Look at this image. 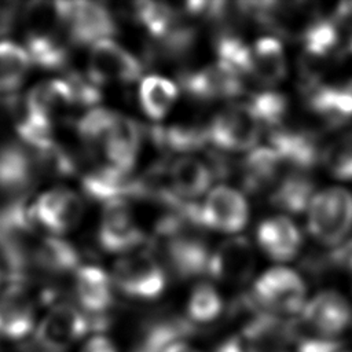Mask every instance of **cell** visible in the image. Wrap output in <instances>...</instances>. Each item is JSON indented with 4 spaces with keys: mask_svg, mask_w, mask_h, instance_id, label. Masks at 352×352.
I'll return each mask as SVG.
<instances>
[{
    "mask_svg": "<svg viewBox=\"0 0 352 352\" xmlns=\"http://www.w3.org/2000/svg\"><path fill=\"white\" fill-rule=\"evenodd\" d=\"M70 4L72 1L34 0L25 6V48L32 65L56 69L66 63L67 47L63 43V33H67Z\"/></svg>",
    "mask_w": 352,
    "mask_h": 352,
    "instance_id": "6da1fadb",
    "label": "cell"
},
{
    "mask_svg": "<svg viewBox=\"0 0 352 352\" xmlns=\"http://www.w3.org/2000/svg\"><path fill=\"white\" fill-rule=\"evenodd\" d=\"M308 232L320 243L334 246L352 230V194L330 187L314 195L307 209Z\"/></svg>",
    "mask_w": 352,
    "mask_h": 352,
    "instance_id": "7a4b0ae2",
    "label": "cell"
},
{
    "mask_svg": "<svg viewBox=\"0 0 352 352\" xmlns=\"http://www.w3.org/2000/svg\"><path fill=\"white\" fill-rule=\"evenodd\" d=\"M307 287L302 278L286 267H275L263 272L253 285L250 296L265 312L294 315L305 305Z\"/></svg>",
    "mask_w": 352,
    "mask_h": 352,
    "instance_id": "3957f363",
    "label": "cell"
},
{
    "mask_svg": "<svg viewBox=\"0 0 352 352\" xmlns=\"http://www.w3.org/2000/svg\"><path fill=\"white\" fill-rule=\"evenodd\" d=\"M111 282L129 298L154 300L164 292L166 276L153 254L139 252L126 254L116 261Z\"/></svg>",
    "mask_w": 352,
    "mask_h": 352,
    "instance_id": "277c9868",
    "label": "cell"
},
{
    "mask_svg": "<svg viewBox=\"0 0 352 352\" xmlns=\"http://www.w3.org/2000/svg\"><path fill=\"white\" fill-rule=\"evenodd\" d=\"M91 329L89 316L72 304L52 307L36 327L34 346L38 352H66Z\"/></svg>",
    "mask_w": 352,
    "mask_h": 352,
    "instance_id": "5b68a950",
    "label": "cell"
},
{
    "mask_svg": "<svg viewBox=\"0 0 352 352\" xmlns=\"http://www.w3.org/2000/svg\"><path fill=\"white\" fill-rule=\"evenodd\" d=\"M261 124L248 103L232 104L219 111L208 124V140L227 151H245L256 146Z\"/></svg>",
    "mask_w": 352,
    "mask_h": 352,
    "instance_id": "8992f818",
    "label": "cell"
},
{
    "mask_svg": "<svg viewBox=\"0 0 352 352\" xmlns=\"http://www.w3.org/2000/svg\"><path fill=\"white\" fill-rule=\"evenodd\" d=\"M142 63L111 38L100 40L91 45L88 58V77L98 84H129L142 74Z\"/></svg>",
    "mask_w": 352,
    "mask_h": 352,
    "instance_id": "52a82bcc",
    "label": "cell"
},
{
    "mask_svg": "<svg viewBox=\"0 0 352 352\" xmlns=\"http://www.w3.org/2000/svg\"><path fill=\"white\" fill-rule=\"evenodd\" d=\"M128 201L106 202L98 228V242L109 253H126L144 241Z\"/></svg>",
    "mask_w": 352,
    "mask_h": 352,
    "instance_id": "ba28073f",
    "label": "cell"
},
{
    "mask_svg": "<svg viewBox=\"0 0 352 352\" xmlns=\"http://www.w3.org/2000/svg\"><path fill=\"white\" fill-rule=\"evenodd\" d=\"M84 205L78 194L58 187L43 192L30 205V213L36 224L52 234H65L73 230L81 220Z\"/></svg>",
    "mask_w": 352,
    "mask_h": 352,
    "instance_id": "9c48e42d",
    "label": "cell"
},
{
    "mask_svg": "<svg viewBox=\"0 0 352 352\" xmlns=\"http://www.w3.org/2000/svg\"><path fill=\"white\" fill-rule=\"evenodd\" d=\"M249 217V208L245 197L227 186L213 188L205 202L199 205V223L205 228L220 232L241 231Z\"/></svg>",
    "mask_w": 352,
    "mask_h": 352,
    "instance_id": "30bf717a",
    "label": "cell"
},
{
    "mask_svg": "<svg viewBox=\"0 0 352 352\" xmlns=\"http://www.w3.org/2000/svg\"><path fill=\"white\" fill-rule=\"evenodd\" d=\"M241 337L246 352H292L293 319L258 311L248 318Z\"/></svg>",
    "mask_w": 352,
    "mask_h": 352,
    "instance_id": "8fae6325",
    "label": "cell"
},
{
    "mask_svg": "<svg viewBox=\"0 0 352 352\" xmlns=\"http://www.w3.org/2000/svg\"><path fill=\"white\" fill-rule=\"evenodd\" d=\"M66 32L72 44L94 45L107 40L117 32L111 12L100 3L72 1Z\"/></svg>",
    "mask_w": 352,
    "mask_h": 352,
    "instance_id": "7c38bea8",
    "label": "cell"
},
{
    "mask_svg": "<svg viewBox=\"0 0 352 352\" xmlns=\"http://www.w3.org/2000/svg\"><path fill=\"white\" fill-rule=\"evenodd\" d=\"M195 331L197 326L188 318L172 314L154 315L142 322L129 352H166Z\"/></svg>",
    "mask_w": 352,
    "mask_h": 352,
    "instance_id": "4fadbf2b",
    "label": "cell"
},
{
    "mask_svg": "<svg viewBox=\"0 0 352 352\" xmlns=\"http://www.w3.org/2000/svg\"><path fill=\"white\" fill-rule=\"evenodd\" d=\"M182 87L194 99H231L243 92V78L217 60L213 65L184 74Z\"/></svg>",
    "mask_w": 352,
    "mask_h": 352,
    "instance_id": "5bb4252c",
    "label": "cell"
},
{
    "mask_svg": "<svg viewBox=\"0 0 352 352\" xmlns=\"http://www.w3.org/2000/svg\"><path fill=\"white\" fill-rule=\"evenodd\" d=\"M300 319L308 329L324 337L337 338L351 322V308L340 293L326 290L304 305Z\"/></svg>",
    "mask_w": 352,
    "mask_h": 352,
    "instance_id": "9a60e30c",
    "label": "cell"
},
{
    "mask_svg": "<svg viewBox=\"0 0 352 352\" xmlns=\"http://www.w3.org/2000/svg\"><path fill=\"white\" fill-rule=\"evenodd\" d=\"M254 250L246 238L238 236L224 241L210 254L208 274L228 283L246 282L254 270Z\"/></svg>",
    "mask_w": 352,
    "mask_h": 352,
    "instance_id": "2e32d148",
    "label": "cell"
},
{
    "mask_svg": "<svg viewBox=\"0 0 352 352\" xmlns=\"http://www.w3.org/2000/svg\"><path fill=\"white\" fill-rule=\"evenodd\" d=\"M142 146V131L129 117L114 113L109 131L100 150L106 155L109 165L131 172L136 164Z\"/></svg>",
    "mask_w": 352,
    "mask_h": 352,
    "instance_id": "e0dca14e",
    "label": "cell"
},
{
    "mask_svg": "<svg viewBox=\"0 0 352 352\" xmlns=\"http://www.w3.org/2000/svg\"><path fill=\"white\" fill-rule=\"evenodd\" d=\"M111 283V278L96 265H82L76 270L74 293L85 315L107 316L106 312L114 301Z\"/></svg>",
    "mask_w": 352,
    "mask_h": 352,
    "instance_id": "ac0fdd59",
    "label": "cell"
},
{
    "mask_svg": "<svg viewBox=\"0 0 352 352\" xmlns=\"http://www.w3.org/2000/svg\"><path fill=\"white\" fill-rule=\"evenodd\" d=\"M34 304L21 286L12 285L0 297V337L21 341L34 329Z\"/></svg>",
    "mask_w": 352,
    "mask_h": 352,
    "instance_id": "d6986e66",
    "label": "cell"
},
{
    "mask_svg": "<svg viewBox=\"0 0 352 352\" xmlns=\"http://www.w3.org/2000/svg\"><path fill=\"white\" fill-rule=\"evenodd\" d=\"M36 160L23 146L10 143L0 147V191L10 195L23 194L36 177Z\"/></svg>",
    "mask_w": 352,
    "mask_h": 352,
    "instance_id": "ffe728a7",
    "label": "cell"
},
{
    "mask_svg": "<svg viewBox=\"0 0 352 352\" xmlns=\"http://www.w3.org/2000/svg\"><path fill=\"white\" fill-rule=\"evenodd\" d=\"M257 242L272 260L289 261L300 252L301 234L290 219L275 216L258 226Z\"/></svg>",
    "mask_w": 352,
    "mask_h": 352,
    "instance_id": "44dd1931",
    "label": "cell"
},
{
    "mask_svg": "<svg viewBox=\"0 0 352 352\" xmlns=\"http://www.w3.org/2000/svg\"><path fill=\"white\" fill-rule=\"evenodd\" d=\"M76 104L67 78H52L34 85L25 98L23 109L52 124L54 118Z\"/></svg>",
    "mask_w": 352,
    "mask_h": 352,
    "instance_id": "7402d4cb",
    "label": "cell"
},
{
    "mask_svg": "<svg viewBox=\"0 0 352 352\" xmlns=\"http://www.w3.org/2000/svg\"><path fill=\"white\" fill-rule=\"evenodd\" d=\"M307 104L312 113L331 125H340L352 118V89L316 84L305 89Z\"/></svg>",
    "mask_w": 352,
    "mask_h": 352,
    "instance_id": "603a6c76",
    "label": "cell"
},
{
    "mask_svg": "<svg viewBox=\"0 0 352 352\" xmlns=\"http://www.w3.org/2000/svg\"><path fill=\"white\" fill-rule=\"evenodd\" d=\"M213 172L197 157L184 155L175 160L168 172L172 191L182 199H191L202 195L210 186Z\"/></svg>",
    "mask_w": 352,
    "mask_h": 352,
    "instance_id": "cb8c5ba5",
    "label": "cell"
},
{
    "mask_svg": "<svg viewBox=\"0 0 352 352\" xmlns=\"http://www.w3.org/2000/svg\"><path fill=\"white\" fill-rule=\"evenodd\" d=\"M287 74L282 44L274 37H261L250 47V76L265 85L279 84Z\"/></svg>",
    "mask_w": 352,
    "mask_h": 352,
    "instance_id": "d4e9b609",
    "label": "cell"
},
{
    "mask_svg": "<svg viewBox=\"0 0 352 352\" xmlns=\"http://www.w3.org/2000/svg\"><path fill=\"white\" fill-rule=\"evenodd\" d=\"M243 182L250 191H260L276 183L290 169L272 147H258L243 161Z\"/></svg>",
    "mask_w": 352,
    "mask_h": 352,
    "instance_id": "484cf974",
    "label": "cell"
},
{
    "mask_svg": "<svg viewBox=\"0 0 352 352\" xmlns=\"http://www.w3.org/2000/svg\"><path fill=\"white\" fill-rule=\"evenodd\" d=\"M314 198V182L304 170H289L276 183L271 192V204L290 213L308 209Z\"/></svg>",
    "mask_w": 352,
    "mask_h": 352,
    "instance_id": "4316f807",
    "label": "cell"
},
{
    "mask_svg": "<svg viewBox=\"0 0 352 352\" xmlns=\"http://www.w3.org/2000/svg\"><path fill=\"white\" fill-rule=\"evenodd\" d=\"M33 263L52 274H65L78 267L80 256L76 248L55 235L38 241Z\"/></svg>",
    "mask_w": 352,
    "mask_h": 352,
    "instance_id": "83f0119b",
    "label": "cell"
},
{
    "mask_svg": "<svg viewBox=\"0 0 352 352\" xmlns=\"http://www.w3.org/2000/svg\"><path fill=\"white\" fill-rule=\"evenodd\" d=\"M133 15L136 22H139L158 43L183 25L177 11L165 3L139 1L135 4Z\"/></svg>",
    "mask_w": 352,
    "mask_h": 352,
    "instance_id": "f1b7e54d",
    "label": "cell"
},
{
    "mask_svg": "<svg viewBox=\"0 0 352 352\" xmlns=\"http://www.w3.org/2000/svg\"><path fill=\"white\" fill-rule=\"evenodd\" d=\"M177 98L176 85L161 76H147L139 87V100L146 116L158 121L166 116Z\"/></svg>",
    "mask_w": 352,
    "mask_h": 352,
    "instance_id": "f546056e",
    "label": "cell"
},
{
    "mask_svg": "<svg viewBox=\"0 0 352 352\" xmlns=\"http://www.w3.org/2000/svg\"><path fill=\"white\" fill-rule=\"evenodd\" d=\"M154 140L164 148L177 153H188L202 147L208 140V125L173 124L170 126L154 128Z\"/></svg>",
    "mask_w": 352,
    "mask_h": 352,
    "instance_id": "4dcf8cb0",
    "label": "cell"
},
{
    "mask_svg": "<svg viewBox=\"0 0 352 352\" xmlns=\"http://www.w3.org/2000/svg\"><path fill=\"white\" fill-rule=\"evenodd\" d=\"M32 59L25 48L11 40L0 41V92L16 89L23 81Z\"/></svg>",
    "mask_w": 352,
    "mask_h": 352,
    "instance_id": "1f68e13d",
    "label": "cell"
},
{
    "mask_svg": "<svg viewBox=\"0 0 352 352\" xmlns=\"http://www.w3.org/2000/svg\"><path fill=\"white\" fill-rule=\"evenodd\" d=\"M224 304L219 292L209 283H198L187 302V318L195 326L197 323H210L223 312Z\"/></svg>",
    "mask_w": 352,
    "mask_h": 352,
    "instance_id": "d6a6232c",
    "label": "cell"
},
{
    "mask_svg": "<svg viewBox=\"0 0 352 352\" xmlns=\"http://www.w3.org/2000/svg\"><path fill=\"white\" fill-rule=\"evenodd\" d=\"M248 106L253 110L261 126L279 128L287 114L289 102L285 95L274 91H263L253 95Z\"/></svg>",
    "mask_w": 352,
    "mask_h": 352,
    "instance_id": "836d02e7",
    "label": "cell"
},
{
    "mask_svg": "<svg viewBox=\"0 0 352 352\" xmlns=\"http://www.w3.org/2000/svg\"><path fill=\"white\" fill-rule=\"evenodd\" d=\"M324 168L337 179L352 180V132L338 136L320 154Z\"/></svg>",
    "mask_w": 352,
    "mask_h": 352,
    "instance_id": "e575fe53",
    "label": "cell"
},
{
    "mask_svg": "<svg viewBox=\"0 0 352 352\" xmlns=\"http://www.w3.org/2000/svg\"><path fill=\"white\" fill-rule=\"evenodd\" d=\"M116 111L109 109H91L77 121V132L81 140L94 147H102L104 136Z\"/></svg>",
    "mask_w": 352,
    "mask_h": 352,
    "instance_id": "d590c367",
    "label": "cell"
},
{
    "mask_svg": "<svg viewBox=\"0 0 352 352\" xmlns=\"http://www.w3.org/2000/svg\"><path fill=\"white\" fill-rule=\"evenodd\" d=\"M341 341L324 337L308 329L300 318L293 319V351L294 352H340Z\"/></svg>",
    "mask_w": 352,
    "mask_h": 352,
    "instance_id": "8d00e7d4",
    "label": "cell"
},
{
    "mask_svg": "<svg viewBox=\"0 0 352 352\" xmlns=\"http://www.w3.org/2000/svg\"><path fill=\"white\" fill-rule=\"evenodd\" d=\"M81 352H118V351L110 338L98 334L89 338L84 344Z\"/></svg>",
    "mask_w": 352,
    "mask_h": 352,
    "instance_id": "74e56055",
    "label": "cell"
},
{
    "mask_svg": "<svg viewBox=\"0 0 352 352\" xmlns=\"http://www.w3.org/2000/svg\"><path fill=\"white\" fill-rule=\"evenodd\" d=\"M213 352H246L245 351V344L241 336H231L220 341Z\"/></svg>",
    "mask_w": 352,
    "mask_h": 352,
    "instance_id": "f35d334b",
    "label": "cell"
},
{
    "mask_svg": "<svg viewBox=\"0 0 352 352\" xmlns=\"http://www.w3.org/2000/svg\"><path fill=\"white\" fill-rule=\"evenodd\" d=\"M166 352H199V351L192 348V346H190L186 341H183V342L173 344Z\"/></svg>",
    "mask_w": 352,
    "mask_h": 352,
    "instance_id": "ab89813d",
    "label": "cell"
},
{
    "mask_svg": "<svg viewBox=\"0 0 352 352\" xmlns=\"http://www.w3.org/2000/svg\"><path fill=\"white\" fill-rule=\"evenodd\" d=\"M349 52L352 55V37H351V41H349Z\"/></svg>",
    "mask_w": 352,
    "mask_h": 352,
    "instance_id": "60d3db41",
    "label": "cell"
},
{
    "mask_svg": "<svg viewBox=\"0 0 352 352\" xmlns=\"http://www.w3.org/2000/svg\"><path fill=\"white\" fill-rule=\"evenodd\" d=\"M349 268H351V274H352V256H351V260H349Z\"/></svg>",
    "mask_w": 352,
    "mask_h": 352,
    "instance_id": "b9f144b4",
    "label": "cell"
}]
</instances>
